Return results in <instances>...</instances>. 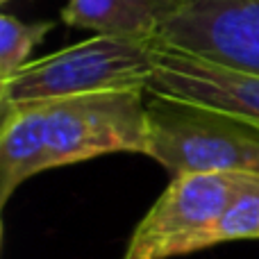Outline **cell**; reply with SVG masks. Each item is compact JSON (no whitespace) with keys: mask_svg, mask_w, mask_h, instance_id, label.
Returning <instances> with one entry per match:
<instances>
[{"mask_svg":"<svg viewBox=\"0 0 259 259\" xmlns=\"http://www.w3.org/2000/svg\"><path fill=\"white\" fill-rule=\"evenodd\" d=\"M239 239H259V178L243 193H239L237 200L205 234L191 243V252Z\"/></svg>","mask_w":259,"mask_h":259,"instance_id":"9c48e42d","label":"cell"},{"mask_svg":"<svg viewBox=\"0 0 259 259\" xmlns=\"http://www.w3.org/2000/svg\"><path fill=\"white\" fill-rule=\"evenodd\" d=\"M0 3H9V0H0Z\"/></svg>","mask_w":259,"mask_h":259,"instance_id":"8fae6325","label":"cell"},{"mask_svg":"<svg viewBox=\"0 0 259 259\" xmlns=\"http://www.w3.org/2000/svg\"><path fill=\"white\" fill-rule=\"evenodd\" d=\"M157 41L189 55L259 73V0H152Z\"/></svg>","mask_w":259,"mask_h":259,"instance_id":"5b68a950","label":"cell"},{"mask_svg":"<svg viewBox=\"0 0 259 259\" xmlns=\"http://www.w3.org/2000/svg\"><path fill=\"white\" fill-rule=\"evenodd\" d=\"M146 116V155L173 175L259 173V121L159 94H148Z\"/></svg>","mask_w":259,"mask_h":259,"instance_id":"6da1fadb","label":"cell"},{"mask_svg":"<svg viewBox=\"0 0 259 259\" xmlns=\"http://www.w3.org/2000/svg\"><path fill=\"white\" fill-rule=\"evenodd\" d=\"M155 71V41L91 36L30 62L0 82V105L55 100L100 91H148Z\"/></svg>","mask_w":259,"mask_h":259,"instance_id":"7a4b0ae2","label":"cell"},{"mask_svg":"<svg viewBox=\"0 0 259 259\" xmlns=\"http://www.w3.org/2000/svg\"><path fill=\"white\" fill-rule=\"evenodd\" d=\"M55 27L53 21L25 23L12 14L0 16V82L16 75L25 64H30V55Z\"/></svg>","mask_w":259,"mask_h":259,"instance_id":"30bf717a","label":"cell"},{"mask_svg":"<svg viewBox=\"0 0 259 259\" xmlns=\"http://www.w3.org/2000/svg\"><path fill=\"white\" fill-rule=\"evenodd\" d=\"M62 21L100 36L152 44L159 36V12L152 0H68Z\"/></svg>","mask_w":259,"mask_h":259,"instance_id":"ba28073f","label":"cell"},{"mask_svg":"<svg viewBox=\"0 0 259 259\" xmlns=\"http://www.w3.org/2000/svg\"><path fill=\"white\" fill-rule=\"evenodd\" d=\"M259 173L175 175L132 232L123 259H170L191 255V243L205 234Z\"/></svg>","mask_w":259,"mask_h":259,"instance_id":"277c9868","label":"cell"},{"mask_svg":"<svg viewBox=\"0 0 259 259\" xmlns=\"http://www.w3.org/2000/svg\"><path fill=\"white\" fill-rule=\"evenodd\" d=\"M0 107V207H5L25 180L48 170V164L41 100L7 103Z\"/></svg>","mask_w":259,"mask_h":259,"instance_id":"52a82bcc","label":"cell"},{"mask_svg":"<svg viewBox=\"0 0 259 259\" xmlns=\"http://www.w3.org/2000/svg\"><path fill=\"white\" fill-rule=\"evenodd\" d=\"M148 94L193 100L259 121V73L209 62L159 41H155Z\"/></svg>","mask_w":259,"mask_h":259,"instance_id":"8992f818","label":"cell"},{"mask_svg":"<svg viewBox=\"0 0 259 259\" xmlns=\"http://www.w3.org/2000/svg\"><path fill=\"white\" fill-rule=\"evenodd\" d=\"M146 100L141 89L41 100L48 170L114 152L146 155Z\"/></svg>","mask_w":259,"mask_h":259,"instance_id":"3957f363","label":"cell"}]
</instances>
